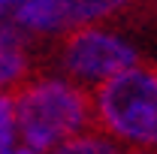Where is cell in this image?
I'll return each mask as SVG.
<instances>
[{"label": "cell", "instance_id": "obj_1", "mask_svg": "<svg viewBox=\"0 0 157 154\" xmlns=\"http://www.w3.org/2000/svg\"><path fill=\"white\" fill-rule=\"evenodd\" d=\"M12 106L18 145H27L39 154H48L55 145L94 127L91 91L60 76L58 70L33 73L12 94Z\"/></svg>", "mask_w": 157, "mask_h": 154}, {"label": "cell", "instance_id": "obj_2", "mask_svg": "<svg viewBox=\"0 0 157 154\" xmlns=\"http://www.w3.org/2000/svg\"><path fill=\"white\" fill-rule=\"evenodd\" d=\"M94 127L121 151L157 154V67L136 60L91 91Z\"/></svg>", "mask_w": 157, "mask_h": 154}, {"label": "cell", "instance_id": "obj_3", "mask_svg": "<svg viewBox=\"0 0 157 154\" xmlns=\"http://www.w3.org/2000/svg\"><path fill=\"white\" fill-rule=\"evenodd\" d=\"M55 48V70L85 91H97L121 70L139 60L136 42L115 24H94L63 33Z\"/></svg>", "mask_w": 157, "mask_h": 154}, {"label": "cell", "instance_id": "obj_4", "mask_svg": "<svg viewBox=\"0 0 157 154\" xmlns=\"http://www.w3.org/2000/svg\"><path fill=\"white\" fill-rule=\"evenodd\" d=\"M133 6L136 0H24L12 24L30 42H42L60 39L78 27L115 24Z\"/></svg>", "mask_w": 157, "mask_h": 154}, {"label": "cell", "instance_id": "obj_5", "mask_svg": "<svg viewBox=\"0 0 157 154\" xmlns=\"http://www.w3.org/2000/svg\"><path fill=\"white\" fill-rule=\"evenodd\" d=\"M33 76V42L12 21L0 24V97H12Z\"/></svg>", "mask_w": 157, "mask_h": 154}, {"label": "cell", "instance_id": "obj_6", "mask_svg": "<svg viewBox=\"0 0 157 154\" xmlns=\"http://www.w3.org/2000/svg\"><path fill=\"white\" fill-rule=\"evenodd\" d=\"M48 154H121V148H118V145L103 133V130L88 127V130L76 133L73 139H67V142L55 145Z\"/></svg>", "mask_w": 157, "mask_h": 154}, {"label": "cell", "instance_id": "obj_7", "mask_svg": "<svg viewBox=\"0 0 157 154\" xmlns=\"http://www.w3.org/2000/svg\"><path fill=\"white\" fill-rule=\"evenodd\" d=\"M15 145H18L15 106H12V97H0V151H9Z\"/></svg>", "mask_w": 157, "mask_h": 154}, {"label": "cell", "instance_id": "obj_8", "mask_svg": "<svg viewBox=\"0 0 157 154\" xmlns=\"http://www.w3.org/2000/svg\"><path fill=\"white\" fill-rule=\"evenodd\" d=\"M21 3H24V0H0V24H6V21L15 18V12L21 9Z\"/></svg>", "mask_w": 157, "mask_h": 154}, {"label": "cell", "instance_id": "obj_9", "mask_svg": "<svg viewBox=\"0 0 157 154\" xmlns=\"http://www.w3.org/2000/svg\"><path fill=\"white\" fill-rule=\"evenodd\" d=\"M121 154H142V151H121Z\"/></svg>", "mask_w": 157, "mask_h": 154}, {"label": "cell", "instance_id": "obj_10", "mask_svg": "<svg viewBox=\"0 0 157 154\" xmlns=\"http://www.w3.org/2000/svg\"><path fill=\"white\" fill-rule=\"evenodd\" d=\"M9 151H12V148H9ZM9 151H0V154H9Z\"/></svg>", "mask_w": 157, "mask_h": 154}]
</instances>
